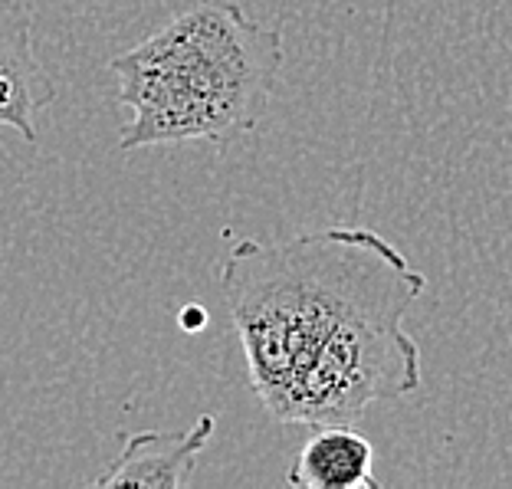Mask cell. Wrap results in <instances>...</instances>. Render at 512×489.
<instances>
[{
	"instance_id": "3957f363",
	"label": "cell",
	"mask_w": 512,
	"mask_h": 489,
	"mask_svg": "<svg viewBox=\"0 0 512 489\" xmlns=\"http://www.w3.org/2000/svg\"><path fill=\"white\" fill-rule=\"evenodd\" d=\"M421 381V345L404 332V316H365L322 342L263 411L279 424H352L371 404L414 394Z\"/></svg>"
},
{
	"instance_id": "8992f818",
	"label": "cell",
	"mask_w": 512,
	"mask_h": 489,
	"mask_svg": "<svg viewBox=\"0 0 512 489\" xmlns=\"http://www.w3.org/2000/svg\"><path fill=\"white\" fill-rule=\"evenodd\" d=\"M286 483L296 489H381L375 447L348 424H325L299 450Z\"/></svg>"
},
{
	"instance_id": "52a82bcc",
	"label": "cell",
	"mask_w": 512,
	"mask_h": 489,
	"mask_svg": "<svg viewBox=\"0 0 512 489\" xmlns=\"http://www.w3.org/2000/svg\"><path fill=\"white\" fill-rule=\"evenodd\" d=\"M181 322H184V329L197 332V329H201V325L207 322V316H204V309H201V306H191V309H184Z\"/></svg>"
},
{
	"instance_id": "277c9868",
	"label": "cell",
	"mask_w": 512,
	"mask_h": 489,
	"mask_svg": "<svg viewBox=\"0 0 512 489\" xmlns=\"http://www.w3.org/2000/svg\"><path fill=\"white\" fill-rule=\"evenodd\" d=\"M214 414H201L188 430H142L125 434L122 453L96 476V486H142V489H181L191 480L197 457L214 437Z\"/></svg>"
},
{
	"instance_id": "6da1fadb",
	"label": "cell",
	"mask_w": 512,
	"mask_h": 489,
	"mask_svg": "<svg viewBox=\"0 0 512 489\" xmlns=\"http://www.w3.org/2000/svg\"><path fill=\"white\" fill-rule=\"evenodd\" d=\"M427 276L368 227H329L286 243L240 240L220 263V293L266 404L342 325L407 316Z\"/></svg>"
},
{
	"instance_id": "5b68a950",
	"label": "cell",
	"mask_w": 512,
	"mask_h": 489,
	"mask_svg": "<svg viewBox=\"0 0 512 489\" xmlns=\"http://www.w3.org/2000/svg\"><path fill=\"white\" fill-rule=\"evenodd\" d=\"M53 99L56 86L33 50L27 7L0 0V128L37 145V115Z\"/></svg>"
},
{
	"instance_id": "7a4b0ae2",
	"label": "cell",
	"mask_w": 512,
	"mask_h": 489,
	"mask_svg": "<svg viewBox=\"0 0 512 489\" xmlns=\"http://www.w3.org/2000/svg\"><path fill=\"white\" fill-rule=\"evenodd\" d=\"M132 122L119 148L230 145L270 109L283 37L237 0H194L165 27L109 63Z\"/></svg>"
}]
</instances>
